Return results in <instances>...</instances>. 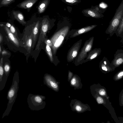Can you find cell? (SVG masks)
I'll return each mask as SVG.
<instances>
[{"mask_svg":"<svg viewBox=\"0 0 123 123\" xmlns=\"http://www.w3.org/2000/svg\"><path fill=\"white\" fill-rule=\"evenodd\" d=\"M19 81L18 74L17 73H16L13 77L11 86L7 92V98L8 100L7 106L3 115L2 118L6 116H8L12 109V106L17 96Z\"/></svg>","mask_w":123,"mask_h":123,"instance_id":"6da1fadb","label":"cell"},{"mask_svg":"<svg viewBox=\"0 0 123 123\" xmlns=\"http://www.w3.org/2000/svg\"><path fill=\"white\" fill-rule=\"evenodd\" d=\"M123 16V0L117 9L113 17L110 22L105 33L112 36L115 33Z\"/></svg>","mask_w":123,"mask_h":123,"instance_id":"7a4b0ae2","label":"cell"},{"mask_svg":"<svg viewBox=\"0 0 123 123\" xmlns=\"http://www.w3.org/2000/svg\"><path fill=\"white\" fill-rule=\"evenodd\" d=\"M45 96L38 94H29L27 98V102L29 108L33 111H39L43 109L46 105L44 100Z\"/></svg>","mask_w":123,"mask_h":123,"instance_id":"3957f363","label":"cell"},{"mask_svg":"<svg viewBox=\"0 0 123 123\" xmlns=\"http://www.w3.org/2000/svg\"><path fill=\"white\" fill-rule=\"evenodd\" d=\"M71 110L78 113H80L86 111H91L90 106L87 104L82 103L80 101L76 99H72L70 104Z\"/></svg>","mask_w":123,"mask_h":123,"instance_id":"277c9868","label":"cell"},{"mask_svg":"<svg viewBox=\"0 0 123 123\" xmlns=\"http://www.w3.org/2000/svg\"><path fill=\"white\" fill-rule=\"evenodd\" d=\"M43 83L49 88L56 92L59 90L60 82L57 81L53 76L47 74H44Z\"/></svg>","mask_w":123,"mask_h":123,"instance_id":"5b68a950","label":"cell"},{"mask_svg":"<svg viewBox=\"0 0 123 123\" xmlns=\"http://www.w3.org/2000/svg\"><path fill=\"white\" fill-rule=\"evenodd\" d=\"M113 67L123 64V50L118 49L114 54V58L111 63Z\"/></svg>","mask_w":123,"mask_h":123,"instance_id":"8992f818","label":"cell"},{"mask_svg":"<svg viewBox=\"0 0 123 123\" xmlns=\"http://www.w3.org/2000/svg\"><path fill=\"white\" fill-rule=\"evenodd\" d=\"M39 0H25L17 5V7L26 9L29 12L33 6Z\"/></svg>","mask_w":123,"mask_h":123,"instance_id":"52a82bcc","label":"cell"},{"mask_svg":"<svg viewBox=\"0 0 123 123\" xmlns=\"http://www.w3.org/2000/svg\"><path fill=\"white\" fill-rule=\"evenodd\" d=\"M11 16L13 19L16 20L22 24H26V22L25 20L24 15L20 11L12 10L11 12Z\"/></svg>","mask_w":123,"mask_h":123,"instance_id":"ba28073f","label":"cell"},{"mask_svg":"<svg viewBox=\"0 0 123 123\" xmlns=\"http://www.w3.org/2000/svg\"><path fill=\"white\" fill-rule=\"evenodd\" d=\"M70 86L74 88V89H81L82 85L81 82L80 78L76 75H73V77L69 82Z\"/></svg>","mask_w":123,"mask_h":123,"instance_id":"9c48e42d","label":"cell"},{"mask_svg":"<svg viewBox=\"0 0 123 123\" xmlns=\"http://www.w3.org/2000/svg\"><path fill=\"white\" fill-rule=\"evenodd\" d=\"M50 1V0H40L38 6L36 7L38 14L43 13L45 11Z\"/></svg>","mask_w":123,"mask_h":123,"instance_id":"30bf717a","label":"cell"},{"mask_svg":"<svg viewBox=\"0 0 123 123\" xmlns=\"http://www.w3.org/2000/svg\"><path fill=\"white\" fill-rule=\"evenodd\" d=\"M51 21L48 15H45L42 17L41 25V29L43 32H46L47 31Z\"/></svg>","mask_w":123,"mask_h":123,"instance_id":"8fae6325","label":"cell"},{"mask_svg":"<svg viewBox=\"0 0 123 123\" xmlns=\"http://www.w3.org/2000/svg\"><path fill=\"white\" fill-rule=\"evenodd\" d=\"M4 27L9 39L16 45H18L19 42L17 38L6 26L5 25Z\"/></svg>","mask_w":123,"mask_h":123,"instance_id":"7c38bea8","label":"cell"},{"mask_svg":"<svg viewBox=\"0 0 123 123\" xmlns=\"http://www.w3.org/2000/svg\"><path fill=\"white\" fill-rule=\"evenodd\" d=\"M115 33L117 36L121 38L123 36V16Z\"/></svg>","mask_w":123,"mask_h":123,"instance_id":"4fadbf2b","label":"cell"},{"mask_svg":"<svg viewBox=\"0 0 123 123\" xmlns=\"http://www.w3.org/2000/svg\"><path fill=\"white\" fill-rule=\"evenodd\" d=\"M111 66H112L111 63L107 58L105 57L102 62L101 65L102 69L104 70L107 71L108 70V67Z\"/></svg>","mask_w":123,"mask_h":123,"instance_id":"5bb4252c","label":"cell"},{"mask_svg":"<svg viewBox=\"0 0 123 123\" xmlns=\"http://www.w3.org/2000/svg\"><path fill=\"white\" fill-rule=\"evenodd\" d=\"M86 11L88 14L93 17L100 18L104 16L103 15L100 14L98 12L92 10H87Z\"/></svg>","mask_w":123,"mask_h":123,"instance_id":"9a60e30c","label":"cell"},{"mask_svg":"<svg viewBox=\"0 0 123 123\" xmlns=\"http://www.w3.org/2000/svg\"><path fill=\"white\" fill-rule=\"evenodd\" d=\"M16 0H0V8L3 6H7L13 3Z\"/></svg>","mask_w":123,"mask_h":123,"instance_id":"2e32d148","label":"cell"},{"mask_svg":"<svg viewBox=\"0 0 123 123\" xmlns=\"http://www.w3.org/2000/svg\"><path fill=\"white\" fill-rule=\"evenodd\" d=\"M96 26L95 25H92L91 27H88L87 28H82L78 31V33L79 34L85 32L86 31L89 30L95 27Z\"/></svg>","mask_w":123,"mask_h":123,"instance_id":"e0dca14e","label":"cell"},{"mask_svg":"<svg viewBox=\"0 0 123 123\" xmlns=\"http://www.w3.org/2000/svg\"><path fill=\"white\" fill-rule=\"evenodd\" d=\"M4 70L3 69L2 65V63H0V82L2 79L4 74Z\"/></svg>","mask_w":123,"mask_h":123,"instance_id":"ac0fdd59","label":"cell"},{"mask_svg":"<svg viewBox=\"0 0 123 123\" xmlns=\"http://www.w3.org/2000/svg\"><path fill=\"white\" fill-rule=\"evenodd\" d=\"M63 38H64L62 36H60L55 42V46H58L60 44V43L62 42Z\"/></svg>","mask_w":123,"mask_h":123,"instance_id":"d6986e66","label":"cell"},{"mask_svg":"<svg viewBox=\"0 0 123 123\" xmlns=\"http://www.w3.org/2000/svg\"><path fill=\"white\" fill-rule=\"evenodd\" d=\"M47 52L51 59H52V54L50 47L48 45H47L46 47Z\"/></svg>","mask_w":123,"mask_h":123,"instance_id":"ffe728a7","label":"cell"},{"mask_svg":"<svg viewBox=\"0 0 123 123\" xmlns=\"http://www.w3.org/2000/svg\"><path fill=\"white\" fill-rule=\"evenodd\" d=\"M73 74L72 73L69 71L68 72V81L69 82L72 78L73 76Z\"/></svg>","mask_w":123,"mask_h":123,"instance_id":"44dd1931","label":"cell"},{"mask_svg":"<svg viewBox=\"0 0 123 123\" xmlns=\"http://www.w3.org/2000/svg\"><path fill=\"white\" fill-rule=\"evenodd\" d=\"M98 92L99 95L102 96L105 95V90L103 89H101L99 90Z\"/></svg>","mask_w":123,"mask_h":123,"instance_id":"7402d4cb","label":"cell"},{"mask_svg":"<svg viewBox=\"0 0 123 123\" xmlns=\"http://www.w3.org/2000/svg\"><path fill=\"white\" fill-rule=\"evenodd\" d=\"M99 6L101 8L105 9L108 7V5L104 2H102L99 4Z\"/></svg>","mask_w":123,"mask_h":123,"instance_id":"603a6c76","label":"cell"},{"mask_svg":"<svg viewBox=\"0 0 123 123\" xmlns=\"http://www.w3.org/2000/svg\"><path fill=\"white\" fill-rule=\"evenodd\" d=\"M32 43V40L31 38L29 39L27 42V46L29 47L31 46Z\"/></svg>","mask_w":123,"mask_h":123,"instance_id":"cb8c5ba5","label":"cell"},{"mask_svg":"<svg viewBox=\"0 0 123 123\" xmlns=\"http://www.w3.org/2000/svg\"><path fill=\"white\" fill-rule=\"evenodd\" d=\"M91 48V46L90 45L88 44L86 47L85 49V51L86 52L89 51Z\"/></svg>","mask_w":123,"mask_h":123,"instance_id":"d4e9b609","label":"cell"},{"mask_svg":"<svg viewBox=\"0 0 123 123\" xmlns=\"http://www.w3.org/2000/svg\"><path fill=\"white\" fill-rule=\"evenodd\" d=\"M10 29L11 31L13 33H14L15 32V29L12 25H11L10 27Z\"/></svg>","mask_w":123,"mask_h":123,"instance_id":"484cf974","label":"cell"},{"mask_svg":"<svg viewBox=\"0 0 123 123\" xmlns=\"http://www.w3.org/2000/svg\"><path fill=\"white\" fill-rule=\"evenodd\" d=\"M66 2L70 3H74L78 1L77 0H65Z\"/></svg>","mask_w":123,"mask_h":123,"instance_id":"4316f807","label":"cell"},{"mask_svg":"<svg viewBox=\"0 0 123 123\" xmlns=\"http://www.w3.org/2000/svg\"><path fill=\"white\" fill-rule=\"evenodd\" d=\"M98 54V52H96L93 54V55H92L91 57H90V59H92L94 58H95L97 56Z\"/></svg>","mask_w":123,"mask_h":123,"instance_id":"83f0119b","label":"cell"},{"mask_svg":"<svg viewBox=\"0 0 123 123\" xmlns=\"http://www.w3.org/2000/svg\"><path fill=\"white\" fill-rule=\"evenodd\" d=\"M77 51L75 50L74 51L72 54V56L74 57H75L77 56Z\"/></svg>","mask_w":123,"mask_h":123,"instance_id":"f1b7e54d","label":"cell"},{"mask_svg":"<svg viewBox=\"0 0 123 123\" xmlns=\"http://www.w3.org/2000/svg\"><path fill=\"white\" fill-rule=\"evenodd\" d=\"M123 76V71L120 72L117 75V77H120Z\"/></svg>","mask_w":123,"mask_h":123,"instance_id":"f546056e","label":"cell"},{"mask_svg":"<svg viewBox=\"0 0 123 123\" xmlns=\"http://www.w3.org/2000/svg\"><path fill=\"white\" fill-rule=\"evenodd\" d=\"M5 25L7 27H11V25L10 23L8 22H7L6 24Z\"/></svg>","mask_w":123,"mask_h":123,"instance_id":"4dcf8cb0","label":"cell"},{"mask_svg":"<svg viewBox=\"0 0 123 123\" xmlns=\"http://www.w3.org/2000/svg\"><path fill=\"white\" fill-rule=\"evenodd\" d=\"M3 40V37L2 36H1V34H0V43H1V42Z\"/></svg>","mask_w":123,"mask_h":123,"instance_id":"1f68e13d","label":"cell"},{"mask_svg":"<svg viewBox=\"0 0 123 123\" xmlns=\"http://www.w3.org/2000/svg\"><path fill=\"white\" fill-rule=\"evenodd\" d=\"M7 53V52H6L5 51H3L2 52V54L3 55H4L5 54H6V53Z\"/></svg>","mask_w":123,"mask_h":123,"instance_id":"d6a6232c","label":"cell"},{"mask_svg":"<svg viewBox=\"0 0 123 123\" xmlns=\"http://www.w3.org/2000/svg\"><path fill=\"white\" fill-rule=\"evenodd\" d=\"M121 38L122 39L120 41V42L122 43H123V36Z\"/></svg>","mask_w":123,"mask_h":123,"instance_id":"836d02e7","label":"cell"},{"mask_svg":"<svg viewBox=\"0 0 123 123\" xmlns=\"http://www.w3.org/2000/svg\"><path fill=\"white\" fill-rule=\"evenodd\" d=\"M0 26L2 27L4 26L5 25H4L3 24H0Z\"/></svg>","mask_w":123,"mask_h":123,"instance_id":"e575fe53","label":"cell"},{"mask_svg":"<svg viewBox=\"0 0 123 123\" xmlns=\"http://www.w3.org/2000/svg\"><path fill=\"white\" fill-rule=\"evenodd\" d=\"M47 43H50V41L49 40H47Z\"/></svg>","mask_w":123,"mask_h":123,"instance_id":"d590c367","label":"cell"},{"mask_svg":"<svg viewBox=\"0 0 123 123\" xmlns=\"http://www.w3.org/2000/svg\"><path fill=\"white\" fill-rule=\"evenodd\" d=\"M1 47L0 46V52H1Z\"/></svg>","mask_w":123,"mask_h":123,"instance_id":"8d00e7d4","label":"cell"}]
</instances>
